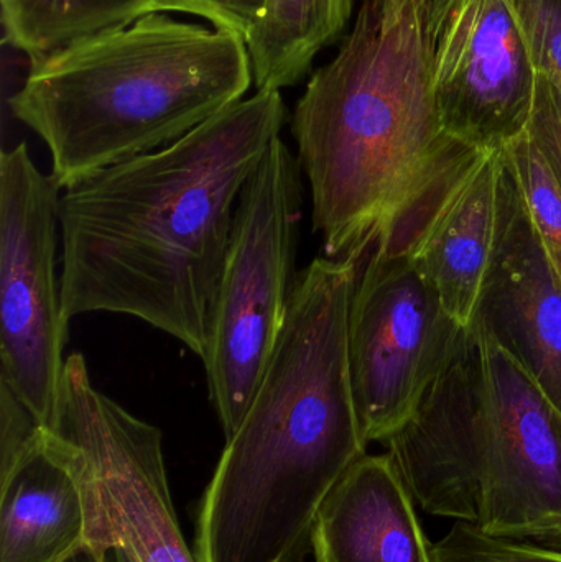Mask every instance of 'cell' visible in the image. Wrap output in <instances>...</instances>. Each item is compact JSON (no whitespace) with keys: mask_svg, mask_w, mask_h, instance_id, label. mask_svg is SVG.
<instances>
[{"mask_svg":"<svg viewBox=\"0 0 561 562\" xmlns=\"http://www.w3.org/2000/svg\"><path fill=\"white\" fill-rule=\"evenodd\" d=\"M463 329L411 257L369 250L348 333L356 412L368 445L388 441L417 412Z\"/></svg>","mask_w":561,"mask_h":562,"instance_id":"9","label":"cell"},{"mask_svg":"<svg viewBox=\"0 0 561 562\" xmlns=\"http://www.w3.org/2000/svg\"><path fill=\"white\" fill-rule=\"evenodd\" d=\"M263 7L266 0H155V12L191 13L244 40L262 15Z\"/></svg>","mask_w":561,"mask_h":562,"instance_id":"20","label":"cell"},{"mask_svg":"<svg viewBox=\"0 0 561 562\" xmlns=\"http://www.w3.org/2000/svg\"><path fill=\"white\" fill-rule=\"evenodd\" d=\"M434 0H362L338 55L290 121L325 257L408 256L493 150L445 128L434 92Z\"/></svg>","mask_w":561,"mask_h":562,"instance_id":"2","label":"cell"},{"mask_svg":"<svg viewBox=\"0 0 561 562\" xmlns=\"http://www.w3.org/2000/svg\"><path fill=\"white\" fill-rule=\"evenodd\" d=\"M431 562H561V550L494 537L457 521L441 540L431 543Z\"/></svg>","mask_w":561,"mask_h":562,"instance_id":"18","label":"cell"},{"mask_svg":"<svg viewBox=\"0 0 561 562\" xmlns=\"http://www.w3.org/2000/svg\"><path fill=\"white\" fill-rule=\"evenodd\" d=\"M527 132L561 184V91L542 76L537 78L536 101Z\"/></svg>","mask_w":561,"mask_h":562,"instance_id":"21","label":"cell"},{"mask_svg":"<svg viewBox=\"0 0 561 562\" xmlns=\"http://www.w3.org/2000/svg\"><path fill=\"white\" fill-rule=\"evenodd\" d=\"M102 561L104 562H137L134 557L122 550V548H111V550L102 553Z\"/></svg>","mask_w":561,"mask_h":562,"instance_id":"23","label":"cell"},{"mask_svg":"<svg viewBox=\"0 0 561 562\" xmlns=\"http://www.w3.org/2000/svg\"><path fill=\"white\" fill-rule=\"evenodd\" d=\"M364 259L313 260L253 402L201 502L204 562H303L335 485L368 454L349 367V310Z\"/></svg>","mask_w":561,"mask_h":562,"instance_id":"3","label":"cell"},{"mask_svg":"<svg viewBox=\"0 0 561 562\" xmlns=\"http://www.w3.org/2000/svg\"><path fill=\"white\" fill-rule=\"evenodd\" d=\"M355 0H266L246 38L257 91H280L308 75L313 59L351 19Z\"/></svg>","mask_w":561,"mask_h":562,"instance_id":"15","label":"cell"},{"mask_svg":"<svg viewBox=\"0 0 561 562\" xmlns=\"http://www.w3.org/2000/svg\"><path fill=\"white\" fill-rule=\"evenodd\" d=\"M503 175V154L487 151L445 198L408 254L461 327L476 319L493 266Z\"/></svg>","mask_w":561,"mask_h":562,"instance_id":"12","label":"cell"},{"mask_svg":"<svg viewBox=\"0 0 561 562\" xmlns=\"http://www.w3.org/2000/svg\"><path fill=\"white\" fill-rule=\"evenodd\" d=\"M59 190L25 144L0 157V385L42 428L55 418L68 323L56 273Z\"/></svg>","mask_w":561,"mask_h":562,"instance_id":"8","label":"cell"},{"mask_svg":"<svg viewBox=\"0 0 561 562\" xmlns=\"http://www.w3.org/2000/svg\"><path fill=\"white\" fill-rule=\"evenodd\" d=\"M434 92L445 128L501 150L529 127L537 71L507 0H434Z\"/></svg>","mask_w":561,"mask_h":562,"instance_id":"10","label":"cell"},{"mask_svg":"<svg viewBox=\"0 0 561 562\" xmlns=\"http://www.w3.org/2000/svg\"><path fill=\"white\" fill-rule=\"evenodd\" d=\"M302 177L296 155L277 137L237 203L203 359L226 439L243 422L289 314L299 277Z\"/></svg>","mask_w":561,"mask_h":562,"instance_id":"6","label":"cell"},{"mask_svg":"<svg viewBox=\"0 0 561 562\" xmlns=\"http://www.w3.org/2000/svg\"><path fill=\"white\" fill-rule=\"evenodd\" d=\"M5 40L32 61L155 12V0H0Z\"/></svg>","mask_w":561,"mask_h":562,"instance_id":"16","label":"cell"},{"mask_svg":"<svg viewBox=\"0 0 561 562\" xmlns=\"http://www.w3.org/2000/svg\"><path fill=\"white\" fill-rule=\"evenodd\" d=\"M65 562H104L102 561V554L96 553L94 550H91L89 547L82 548L78 553L72 554L71 558H68Z\"/></svg>","mask_w":561,"mask_h":562,"instance_id":"24","label":"cell"},{"mask_svg":"<svg viewBox=\"0 0 561 562\" xmlns=\"http://www.w3.org/2000/svg\"><path fill=\"white\" fill-rule=\"evenodd\" d=\"M285 121L280 91H257L180 140L68 188L59 200L66 319L137 317L203 360L237 203Z\"/></svg>","mask_w":561,"mask_h":562,"instance_id":"1","label":"cell"},{"mask_svg":"<svg viewBox=\"0 0 561 562\" xmlns=\"http://www.w3.org/2000/svg\"><path fill=\"white\" fill-rule=\"evenodd\" d=\"M501 154L540 246L561 281L560 181L527 131L501 148Z\"/></svg>","mask_w":561,"mask_h":562,"instance_id":"17","label":"cell"},{"mask_svg":"<svg viewBox=\"0 0 561 562\" xmlns=\"http://www.w3.org/2000/svg\"><path fill=\"white\" fill-rule=\"evenodd\" d=\"M476 317L561 412V281L506 167L500 237Z\"/></svg>","mask_w":561,"mask_h":562,"instance_id":"11","label":"cell"},{"mask_svg":"<svg viewBox=\"0 0 561 562\" xmlns=\"http://www.w3.org/2000/svg\"><path fill=\"white\" fill-rule=\"evenodd\" d=\"M537 75L561 91V0H507Z\"/></svg>","mask_w":561,"mask_h":562,"instance_id":"19","label":"cell"},{"mask_svg":"<svg viewBox=\"0 0 561 562\" xmlns=\"http://www.w3.org/2000/svg\"><path fill=\"white\" fill-rule=\"evenodd\" d=\"M253 82L246 40L154 12L35 59L10 105L68 190L180 140Z\"/></svg>","mask_w":561,"mask_h":562,"instance_id":"4","label":"cell"},{"mask_svg":"<svg viewBox=\"0 0 561 562\" xmlns=\"http://www.w3.org/2000/svg\"><path fill=\"white\" fill-rule=\"evenodd\" d=\"M414 504L388 452L362 456L319 510L315 562H431Z\"/></svg>","mask_w":561,"mask_h":562,"instance_id":"13","label":"cell"},{"mask_svg":"<svg viewBox=\"0 0 561 562\" xmlns=\"http://www.w3.org/2000/svg\"><path fill=\"white\" fill-rule=\"evenodd\" d=\"M384 445L427 514L561 550V412L478 317Z\"/></svg>","mask_w":561,"mask_h":562,"instance_id":"5","label":"cell"},{"mask_svg":"<svg viewBox=\"0 0 561 562\" xmlns=\"http://www.w3.org/2000/svg\"><path fill=\"white\" fill-rule=\"evenodd\" d=\"M42 431L81 488L86 547L122 548L137 562H198L171 501L160 429L96 389L82 353L66 359L55 418Z\"/></svg>","mask_w":561,"mask_h":562,"instance_id":"7","label":"cell"},{"mask_svg":"<svg viewBox=\"0 0 561 562\" xmlns=\"http://www.w3.org/2000/svg\"><path fill=\"white\" fill-rule=\"evenodd\" d=\"M85 547L81 488L40 428L0 468V562H65Z\"/></svg>","mask_w":561,"mask_h":562,"instance_id":"14","label":"cell"},{"mask_svg":"<svg viewBox=\"0 0 561 562\" xmlns=\"http://www.w3.org/2000/svg\"><path fill=\"white\" fill-rule=\"evenodd\" d=\"M40 428L42 426L26 406L5 386L0 385V468L9 464L29 442H32Z\"/></svg>","mask_w":561,"mask_h":562,"instance_id":"22","label":"cell"}]
</instances>
